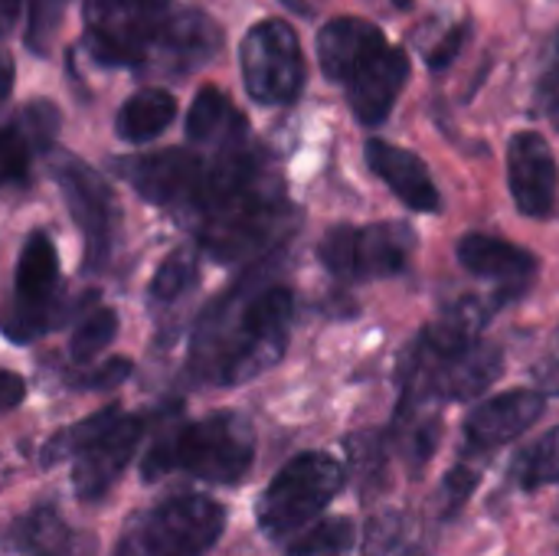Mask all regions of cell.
I'll return each instance as SVG.
<instances>
[{
	"instance_id": "4",
	"label": "cell",
	"mask_w": 559,
	"mask_h": 556,
	"mask_svg": "<svg viewBox=\"0 0 559 556\" xmlns=\"http://www.w3.org/2000/svg\"><path fill=\"white\" fill-rule=\"evenodd\" d=\"M344 488V469L324 452L292 459L262 492L255 518L269 537H288L311 524Z\"/></svg>"
},
{
	"instance_id": "25",
	"label": "cell",
	"mask_w": 559,
	"mask_h": 556,
	"mask_svg": "<svg viewBox=\"0 0 559 556\" xmlns=\"http://www.w3.org/2000/svg\"><path fill=\"white\" fill-rule=\"evenodd\" d=\"M174 118H177V98L170 92L141 88L121 105V111L115 118V131L121 141L144 144V141H154L157 134H164Z\"/></svg>"
},
{
	"instance_id": "18",
	"label": "cell",
	"mask_w": 559,
	"mask_h": 556,
	"mask_svg": "<svg viewBox=\"0 0 559 556\" xmlns=\"http://www.w3.org/2000/svg\"><path fill=\"white\" fill-rule=\"evenodd\" d=\"M59 111L49 102L26 105L10 125L0 128V187H20L29 180L36 151H46L56 138Z\"/></svg>"
},
{
	"instance_id": "23",
	"label": "cell",
	"mask_w": 559,
	"mask_h": 556,
	"mask_svg": "<svg viewBox=\"0 0 559 556\" xmlns=\"http://www.w3.org/2000/svg\"><path fill=\"white\" fill-rule=\"evenodd\" d=\"M393 439L396 449L403 452L406 465L413 472H423L429 459L436 456L439 442V419H436V400L419 397V393H403L396 423H393Z\"/></svg>"
},
{
	"instance_id": "37",
	"label": "cell",
	"mask_w": 559,
	"mask_h": 556,
	"mask_svg": "<svg viewBox=\"0 0 559 556\" xmlns=\"http://www.w3.org/2000/svg\"><path fill=\"white\" fill-rule=\"evenodd\" d=\"M23 400H26V380L20 374H13V370L0 367V416L16 410Z\"/></svg>"
},
{
	"instance_id": "13",
	"label": "cell",
	"mask_w": 559,
	"mask_h": 556,
	"mask_svg": "<svg viewBox=\"0 0 559 556\" xmlns=\"http://www.w3.org/2000/svg\"><path fill=\"white\" fill-rule=\"evenodd\" d=\"M508 184L524 216H547L557 203V161L544 134L521 131L508 144Z\"/></svg>"
},
{
	"instance_id": "11",
	"label": "cell",
	"mask_w": 559,
	"mask_h": 556,
	"mask_svg": "<svg viewBox=\"0 0 559 556\" xmlns=\"http://www.w3.org/2000/svg\"><path fill=\"white\" fill-rule=\"evenodd\" d=\"M118 170L147 203L183 213L197 193L203 174V154L187 147H167L157 154L128 157L118 164Z\"/></svg>"
},
{
	"instance_id": "28",
	"label": "cell",
	"mask_w": 559,
	"mask_h": 556,
	"mask_svg": "<svg viewBox=\"0 0 559 556\" xmlns=\"http://www.w3.org/2000/svg\"><path fill=\"white\" fill-rule=\"evenodd\" d=\"M518 478L524 488H544L559 482V426L544 433L518 462Z\"/></svg>"
},
{
	"instance_id": "22",
	"label": "cell",
	"mask_w": 559,
	"mask_h": 556,
	"mask_svg": "<svg viewBox=\"0 0 559 556\" xmlns=\"http://www.w3.org/2000/svg\"><path fill=\"white\" fill-rule=\"evenodd\" d=\"M187 138L193 144H206V147H226L236 141L249 138L246 118L233 108V102L219 92V88H200L190 111H187Z\"/></svg>"
},
{
	"instance_id": "17",
	"label": "cell",
	"mask_w": 559,
	"mask_h": 556,
	"mask_svg": "<svg viewBox=\"0 0 559 556\" xmlns=\"http://www.w3.org/2000/svg\"><path fill=\"white\" fill-rule=\"evenodd\" d=\"M409 79V59L403 49L386 46L383 52H377L370 62H364L344 85H347V102L354 108V115L364 125H380L386 121V115L393 111L403 85Z\"/></svg>"
},
{
	"instance_id": "9",
	"label": "cell",
	"mask_w": 559,
	"mask_h": 556,
	"mask_svg": "<svg viewBox=\"0 0 559 556\" xmlns=\"http://www.w3.org/2000/svg\"><path fill=\"white\" fill-rule=\"evenodd\" d=\"M52 177L62 190V200L85 239V265L102 269L111 259V242H115V197L108 184L102 180L98 170H92L85 161L72 154H56L52 157Z\"/></svg>"
},
{
	"instance_id": "16",
	"label": "cell",
	"mask_w": 559,
	"mask_h": 556,
	"mask_svg": "<svg viewBox=\"0 0 559 556\" xmlns=\"http://www.w3.org/2000/svg\"><path fill=\"white\" fill-rule=\"evenodd\" d=\"M547 410V397L540 390H511L501 393L465 419V436L475 449H498L504 442H514L524 436Z\"/></svg>"
},
{
	"instance_id": "40",
	"label": "cell",
	"mask_w": 559,
	"mask_h": 556,
	"mask_svg": "<svg viewBox=\"0 0 559 556\" xmlns=\"http://www.w3.org/2000/svg\"><path fill=\"white\" fill-rule=\"evenodd\" d=\"M292 10H301V13H308V0H285Z\"/></svg>"
},
{
	"instance_id": "5",
	"label": "cell",
	"mask_w": 559,
	"mask_h": 556,
	"mask_svg": "<svg viewBox=\"0 0 559 556\" xmlns=\"http://www.w3.org/2000/svg\"><path fill=\"white\" fill-rule=\"evenodd\" d=\"M170 13L174 0H82L88 49L105 66L144 69Z\"/></svg>"
},
{
	"instance_id": "39",
	"label": "cell",
	"mask_w": 559,
	"mask_h": 556,
	"mask_svg": "<svg viewBox=\"0 0 559 556\" xmlns=\"http://www.w3.org/2000/svg\"><path fill=\"white\" fill-rule=\"evenodd\" d=\"M20 7H23V0H0V33H7L16 23Z\"/></svg>"
},
{
	"instance_id": "20",
	"label": "cell",
	"mask_w": 559,
	"mask_h": 556,
	"mask_svg": "<svg viewBox=\"0 0 559 556\" xmlns=\"http://www.w3.org/2000/svg\"><path fill=\"white\" fill-rule=\"evenodd\" d=\"M367 164L409 210H419V213L439 210V190H436L426 164L413 151H403L390 141L373 138V141H367Z\"/></svg>"
},
{
	"instance_id": "6",
	"label": "cell",
	"mask_w": 559,
	"mask_h": 556,
	"mask_svg": "<svg viewBox=\"0 0 559 556\" xmlns=\"http://www.w3.org/2000/svg\"><path fill=\"white\" fill-rule=\"evenodd\" d=\"M62 321L59 256L46 233H33L16 262L13 301L3 315V334L16 344L36 341Z\"/></svg>"
},
{
	"instance_id": "27",
	"label": "cell",
	"mask_w": 559,
	"mask_h": 556,
	"mask_svg": "<svg viewBox=\"0 0 559 556\" xmlns=\"http://www.w3.org/2000/svg\"><path fill=\"white\" fill-rule=\"evenodd\" d=\"M118 334V315L111 308H95L92 315H85L79 321V328L72 331V341H69V354L75 364H85V360H95Z\"/></svg>"
},
{
	"instance_id": "26",
	"label": "cell",
	"mask_w": 559,
	"mask_h": 556,
	"mask_svg": "<svg viewBox=\"0 0 559 556\" xmlns=\"http://www.w3.org/2000/svg\"><path fill=\"white\" fill-rule=\"evenodd\" d=\"M121 419V410L118 406H105V410H98V413H92V416H85L82 423H72V426H66V429H59L49 442H46V449H43V469H49V465H59V462H66V459H75L82 449H88L111 423H118Z\"/></svg>"
},
{
	"instance_id": "24",
	"label": "cell",
	"mask_w": 559,
	"mask_h": 556,
	"mask_svg": "<svg viewBox=\"0 0 559 556\" xmlns=\"http://www.w3.org/2000/svg\"><path fill=\"white\" fill-rule=\"evenodd\" d=\"M488 315H491V308L481 298H459L426 328L419 344L439 357L459 354V351L472 347L475 341H481V328L488 324Z\"/></svg>"
},
{
	"instance_id": "1",
	"label": "cell",
	"mask_w": 559,
	"mask_h": 556,
	"mask_svg": "<svg viewBox=\"0 0 559 556\" xmlns=\"http://www.w3.org/2000/svg\"><path fill=\"white\" fill-rule=\"evenodd\" d=\"M292 305L288 288H265L242 305L236 315L239 321L229 328L203 318L193 344V364L200 374L219 387H239L275 367L288 347Z\"/></svg>"
},
{
	"instance_id": "2",
	"label": "cell",
	"mask_w": 559,
	"mask_h": 556,
	"mask_svg": "<svg viewBox=\"0 0 559 556\" xmlns=\"http://www.w3.org/2000/svg\"><path fill=\"white\" fill-rule=\"evenodd\" d=\"M252 462H255L252 423L239 413L223 410L164 436L144 462V478L154 482L180 469L213 485H239L249 475Z\"/></svg>"
},
{
	"instance_id": "12",
	"label": "cell",
	"mask_w": 559,
	"mask_h": 556,
	"mask_svg": "<svg viewBox=\"0 0 559 556\" xmlns=\"http://www.w3.org/2000/svg\"><path fill=\"white\" fill-rule=\"evenodd\" d=\"M141 436H144L141 416H121L88 449H82L75 456V469H72L75 495L82 501H95V498L108 495L111 485L128 469V462L134 459V452L141 446Z\"/></svg>"
},
{
	"instance_id": "3",
	"label": "cell",
	"mask_w": 559,
	"mask_h": 556,
	"mask_svg": "<svg viewBox=\"0 0 559 556\" xmlns=\"http://www.w3.org/2000/svg\"><path fill=\"white\" fill-rule=\"evenodd\" d=\"M193 226L216 262H242L282 242L295 226V210L285 200L275 170H265Z\"/></svg>"
},
{
	"instance_id": "19",
	"label": "cell",
	"mask_w": 559,
	"mask_h": 556,
	"mask_svg": "<svg viewBox=\"0 0 559 556\" xmlns=\"http://www.w3.org/2000/svg\"><path fill=\"white\" fill-rule=\"evenodd\" d=\"M383 49V29L360 16H337L318 33V59L324 75L334 82H347L364 62H370Z\"/></svg>"
},
{
	"instance_id": "31",
	"label": "cell",
	"mask_w": 559,
	"mask_h": 556,
	"mask_svg": "<svg viewBox=\"0 0 559 556\" xmlns=\"http://www.w3.org/2000/svg\"><path fill=\"white\" fill-rule=\"evenodd\" d=\"M66 0H26V43L43 52L52 33L59 29Z\"/></svg>"
},
{
	"instance_id": "34",
	"label": "cell",
	"mask_w": 559,
	"mask_h": 556,
	"mask_svg": "<svg viewBox=\"0 0 559 556\" xmlns=\"http://www.w3.org/2000/svg\"><path fill=\"white\" fill-rule=\"evenodd\" d=\"M475 485H478V478H475L468 469H452V472L445 475V482H442V492H439V498H442V514L452 518V514L465 505V498L475 492Z\"/></svg>"
},
{
	"instance_id": "14",
	"label": "cell",
	"mask_w": 559,
	"mask_h": 556,
	"mask_svg": "<svg viewBox=\"0 0 559 556\" xmlns=\"http://www.w3.org/2000/svg\"><path fill=\"white\" fill-rule=\"evenodd\" d=\"M219 46H223V33L206 13L174 7L170 20L141 72H170V75L193 72L203 62H210L219 52Z\"/></svg>"
},
{
	"instance_id": "33",
	"label": "cell",
	"mask_w": 559,
	"mask_h": 556,
	"mask_svg": "<svg viewBox=\"0 0 559 556\" xmlns=\"http://www.w3.org/2000/svg\"><path fill=\"white\" fill-rule=\"evenodd\" d=\"M131 360H124V357H115V360H105L102 367H95V370H79L72 380H69V387H79V390H111V387H118V383H124L128 377H131Z\"/></svg>"
},
{
	"instance_id": "10",
	"label": "cell",
	"mask_w": 559,
	"mask_h": 556,
	"mask_svg": "<svg viewBox=\"0 0 559 556\" xmlns=\"http://www.w3.org/2000/svg\"><path fill=\"white\" fill-rule=\"evenodd\" d=\"M226 511L206 495H177L157 505L141 524L147 556H203L223 534Z\"/></svg>"
},
{
	"instance_id": "38",
	"label": "cell",
	"mask_w": 559,
	"mask_h": 556,
	"mask_svg": "<svg viewBox=\"0 0 559 556\" xmlns=\"http://www.w3.org/2000/svg\"><path fill=\"white\" fill-rule=\"evenodd\" d=\"M10 88H13V59L0 49V105L7 102Z\"/></svg>"
},
{
	"instance_id": "30",
	"label": "cell",
	"mask_w": 559,
	"mask_h": 556,
	"mask_svg": "<svg viewBox=\"0 0 559 556\" xmlns=\"http://www.w3.org/2000/svg\"><path fill=\"white\" fill-rule=\"evenodd\" d=\"M193 282H197V256H193L190 249H177V252H170V256L157 265V272H154V279H151V295H154L157 301H174V298H180Z\"/></svg>"
},
{
	"instance_id": "32",
	"label": "cell",
	"mask_w": 559,
	"mask_h": 556,
	"mask_svg": "<svg viewBox=\"0 0 559 556\" xmlns=\"http://www.w3.org/2000/svg\"><path fill=\"white\" fill-rule=\"evenodd\" d=\"M403 534V521L396 511H380L367 521V534H364V556H390L396 541Z\"/></svg>"
},
{
	"instance_id": "29",
	"label": "cell",
	"mask_w": 559,
	"mask_h": 556,
	"mask_svg": "<svg viewBox=\"0 0 559 556\" xmlns=\"http://www.w3.org/2000/svg\"><path fill=\"white\" fill-rule=\"evenodd\" d=\"M350 547H354V524L347 518H331L311 528L301 541H295L288 556H341Z\"/></svg>"
},
{
	"instance_id": "35",
	"label": "cell",
	"mask_w": 559,
	"mask_h": 556,
	"mask_svg": "<svg viewBox=\"0 0 559 556\" xmlns=\"http://www.w3.org/2000/svg\"><path fill=\"white\" fill-rule=\"evenodd\" d=\"M534 380H537V390L544 397H559V328L547 347V354L537 360L534 367Z\"/></svg>"
},
{
	"instance_id": "36",
	"label": "cell",
	"mask_w": 559,
	"mask_h": 556,
	"mask_svg": "<svg viewBox=\"0 0 559 556\" xmlns=\"http://www.w3.org/2000/svg\"><path fill=\"white\" fill-rule=\"evenodd\" d=\"M465 33H468V26H455V29H449L429 52H426V62H429V69H445L455 56H459V49H462V39H465Z\"/></svg>"
},
{
	"instance_id": "8",
	"label": "cell",
	"mask_w": 559,
	"mask_h": 556,
	"mask_svg": "<svg viewBox=\"0 0 559 556\" xmlns=\"http://www.w3.org/2000/svg\"><path fill=\"white\" fill-rule=\"evenodd\" d=\"M242 82L259 105H288L305 85V56L285 20H262L242 39Z\"/></svg>"
},
{
	"instance_id": "15",
	"label": "cell",
	"mask_w": 559,
	"mask_h": 556,
	"mask_svg": "<svg viewBox=\"0 0 559 556\" xmlns=\"http://www.w3.org/2000/svg\"><path fill=\"white\" fill-rule=\"evenodd\" d=\"M455 256L472 275H478L485 282H495L501 301L521 295L537 275V259L527 249L511 246V242L495 239V236H481V233H468L459 242Z\"/></svg>"
},
{
	"instance_id": "21",
	"label": "cell",
	"mask_w": 559,
	"mask_h": 556,
	"mask_svg": "<svg viewBox=\"0 0 559 556\" xmlns=\"http://www.w3.org/2000/svg\"><path fill=\"white\" fill-rule=\"evenodd\" d=\"M10 541L20 556H95V537L72 528L52 505H36L26 511Z\"/></svg>"
},
{
	"instance_id": "7",
	"label": "cell",
	"mask_w": 559,
	"mask_h": 556,
	"mask_svg": "<svg viewBox=\"0 0 559 556\" xmlns=\"http://www.w3.org/2000/svg\"><path fill=\"white\" fill-rule=\"evenodd\" d=\"M416 249V236L403 223H370V226H334L318 256L324 269L344 282H370L400 275Z\"/></svg>"
}]
</instances>
